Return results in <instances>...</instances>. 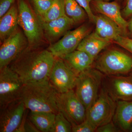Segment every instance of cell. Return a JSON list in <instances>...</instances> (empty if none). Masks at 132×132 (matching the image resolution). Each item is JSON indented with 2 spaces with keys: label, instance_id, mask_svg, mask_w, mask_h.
<instances>
[{
  "label": "cell",
  "instance_id": "obj_30",
  "mask_svg": "<svg viewBox=\"0 0 132 132\" xmlns=\"http://www.w3.org/2000/svg\"><path fill=\"white\" fill-rule=\"evenodd\" d=\"M16 0H0V18L15 3Z\"/></svg>",
  "mask_w": 132,
  "mask_h": 132
},
{
  "label": "cell",
  "instance_id": "obj_13",
  "mask_svg": "<svg viewBox=\"0 0 132 132\" xmlns=\"http://www.w3.org/2000/svg\"><path fill=\"white\" fill-rule=\"evenodd\" d=\"M104 86L116 101L132 100V72L126 76H108Z\"/></svg>",
  "mask_w": 132,
  "mask_h": 132
},
{
  "label": "cell",
  "instance_id": "obj_3",
  "mask_svg": "<svg viewBox=\"0 0 132 132\" xmlns=\"http://www.w3.org/2000/svg\"><path fill=\"white\" fill-rule=\"evenodd\" d=\"M18 23L27 39L28 47H41L44 37L41 24L27 0H17Z\"/></svg>",
  "mask_w": 132,
  "mask_h": 132
},
{
  "label": "cell",
  "instance_id": "obj_6",
  "mask_svg": "<svg viewBox=\"0 0 132 132\" xmlns=\"http://www.w3.org/2000/svg\"><path fill=\"white\" fill-rule=\"evenodd\" d=\"M116 106L117 101L112 98L104 86L95 101L88 109L86 118L97 129L112 121Z\"/></svg>",
  "mask_w": 132,
  "mask_h": 132
},
{
  "label": "cell",
  "instance_id": "obj_8",
  "mask_svg": "<svg viewBox=\"0 0 132 132\" xmlns=\"http://www.w3.org/2000/svg\"><path fill=\"white\" fill-rule=\"evenodd\" d=\"M57 103L59 112L63 114L72 126L80 124L86 119V108L73 90L59 93Z\"/></svg>",
  "mask_w": 132,
  "mask_h": 132
},
{
  "label": "cell",
  "instance_id": "obj_24",
  "mask_svg": "<svg viewBox=\"0 0 132 132\" xmlns=\"http://www.w3.org/2000/svg\"><path fill=\"white\" fill-rule=\"evenodd\" d=\"M72 132V125L63 114L59 112L55 115L54 123L50 132Z\"/></svg>",
  "mask_w": 132,
  "mask_h": 132
},
{
  "label": "cell",
  "instance_id": "obj_18",
  "mask_svg": "<svg viewBox=\"0 0 132 132\" xmlns=\"http://www.w3.org/2000/svg\"><path fill=\"white\" fill-rule=\"evenodd\" d=\"M113 121L121 131H131L132 124V100H119Z\"/></svg>",
  "mask_w": 132,
  "mask_h": 132
},
{
  "label": "cell",
  "instance_id": "obj_11",
  "mask_svg": "<svg viewBox=\"0 0 132 132\" xmlns=\"http://www.w3.org/2000/svg\"><path fill=\"white\" fill-rule=\"evenodd\" d=\"M28 46V42L22 30L19 28L1 44L0 69L7 67Z\"/></svg>",
  "mask_w": 132,
  "mask_h": 132
},
{
  "label": "cell",
  "instance_id": "obj_28",
  "mask_svg": "<svg viewBox=\"0 0 132 132\" xmlns=\"http://www.w3.org/2000/svg\"><path fill=\"white\" fill-rule=\"evenodd\" d=\"M79 5L83 9L86 13L90 20L94 22L95 15L93 13L90 7L92 0H75Z\"/></svg>",
  "mask_w": 132,
  "mask_h": 132
},
{
  "label": "cell",
  "instance_id": "obj_10",
  "mask_svg": "<svg viewBox=\"0 0 132 132\" xmlns=\"http://www.w3.org/2000/svg\"><path fill=\"white\" fill-rule=\"evenodd\" d=\"M89 28L87 25L80 26L74 30L68 31L57 42L48 48L55 57L62 59L67 55L76 50L81 42L89 34Z\"/></svg>",
  "mask_w": 132,
  "mask_h": 132
},
{
  "label": "cell",
  "instance_id": "obj_9",
  "mask_svg": "<svg viewBox=\"0 0 132 132\" xmlns=\"http://www.w3.org/2000/svg\"><path fill=\"white\" fill-rule=\"evenodd\" d=\"M78 76L63 59L55 57L48 79L59 93H63L75 88Z\"/></svg>",
  "mask_w": 132,
  "mask_h": 132
},
{
  "label": "cell",
  "instance_id": "obj_4",
  "mask_svg": "<svg viewBox=\"0 0 132 132\" xmlns=\"http://www.w3.org/2000/svg\"><path fill=\"white\" fill-rule=\"evenodd\" d=\"M103 75L92 67L78 74L75 92L87 111L98 97Z\"/></svg>",
  "mask_w": 132,
  "mask_h": 132
},
{
  "label": "cell",
  "instance_id": "obj_21",
  "mask_svg": "<svg viewBox=\"0 0 132 132\" xmlns=\"http://www.w3.org/2000/svg\"><path fill=\"white\" fill-rule=\"evenodd\" d=\"M56 114L51 112L30 111L28 118L40 132H50Z\"/></svg>",
  "mask_w": 132,
  "mask_h": 132
},
{
  "label": "cell",
  "instance_id": "obj_1",
  "mask_svg": "<svg viewBox=\"0 0 132 132\" xmlns=\"http://www.w3.org/2000/svg\"><path fill=\"white\" fill-rule=\"evenodd\" d=\"M55 57L48 49L28 47L9 64L24 84L48 79Z\"/></svg>",
  "mask_w": 132,
  "mask_h": 132
},
{
  "label": "cell",
  "instance_id": "obj_14",
  "mask_svg": "<svg viewBox=\"0 0 132 132\" xmlns=\"http://www.w3.org/2000/svg\"><path fill=\"white\" fill-rule=\"evenodd\" d=\"M40 22L44 37L51 45L58 41L75 24L67 15L50 21Z\"/></svg>",
  "mask_w": 132,
  "mask_h": 132
},
{
  "label": "cell",
  "instance_id": "obj_27",
  "mask_svg": "<svg viewBox=\"0 0 132 132\" xmlns=\"http://www.w3.org/2000/svg\"><path fill=\"white\" fill-rule=\"evenodd\" d=\"M114 41L116 44L132 53V39L124 36H119Z\"/></svg>",
  "mask_w": 132,
  "mask_h": 132
},
{
  "label": "cell",
  "instance_id": "obj_2",
  "mask_svg": "<svg viewBox=\"0 0 132 132\" xmlns=\"http://www.w3.org/2000/svg\"><path fill=\"white\" fill-rule=\"evenodd\" d=\"M59 94L47 79L24 84L22 99L26 109L31 112L57 114L59 112L57 103Z\"/></svg>",
  "mask_w": 132,
  "mask_h": 132
},
{
  "label": "cell",
  "instance_id": "obj_29",
  "mask_svg": "<svg viewBox=\"0 0 132 132\" xmlns=\"http://www.w3.org/2000/svg\"><path fill=\"white\" fill-rule=\"evenodd\" d=\"M121 130L114 124L113 121H111L98 127L96 129L97 132H118Z\"/></svg>",
  "mask_w": 132,
  "mask_h": 132
},
{
  "label": "cell",
  "instance_id": "obj_17",
  "mask_svg": "<svg viewBox=\"0 0 132 132\" xmlns=\"http://www.w3.org/2000/svg\"><path fill=\"white\" fill-rule=\"evenodd\" d=\"M111 42L93 32L83 38L76 50L86 52L95 60L100 52L109 46Z\"/></svg>",
  "mask_w": 132,
  "mask_h": 132
},
{
  "label": "cell",
  "instance_id": "obj_23",
  "mask_svg": "<svg viewBox=\"0 0 132 132\" xmlns=\"http://www.w3.org/2000/svg\"><path fill=\"white\" fill-rule=\"evenodd\" d=\"M65 0H54L49 10L44 15L38 16L40 22L50 21L65 15Z\"/></svg>",
  "mask_w": 132,
  "mask_h": 132
},
{
  "label": "cell",
  "instance_id": "obj_34",
  "mask_svg": "<svg viewBox=\"0 0 132 132\" xmlns=\"http://www.w3.org/2000/svg\"><path fill=\"white\" fill-rule=\"evenodd\" d=\"M131 131L132 132V124L131 126Z\"/></svg>",
  "mask_w": 132,
  "mask_h": 132
},
{
  "label": "cell",
  "instance_id": "obj_31",
  "mask_svg": "<svg viewBox=\"0 0 132 132\" xmlns=\"http://www.w3.org/2000/svg\"><path fill=\"white\" fill-rule=\"evenodd\" d=\"M24 132H40L39 130L33 125V123L29 120L28 118H26L24 120L23 125Z\"/></svg>",
  "mask_w": 132,
  "mask_h": 132
},
{
  "label": "cell",
  "instance_id": "obj_35",
  "mask_svg": "<svg viewBox=\"0 0 132 132\" xmlns=\"http://www.w3.org/2000/svg\"><path fill=\"white\" fill-rule=\"evenodd\" d=\"M104 1H110V0H104Z\"/></svg>",
  "mask_w": 132,
  "mask_h": 132
},
{
  "label": "cell",
  "instance_id": "obj_26",
  "mask_svg": "<svg viewBox=\"0 0 132 132\" xmlns=\"http://www.w3.org/2000/svg\"><path fill=\"white\" fill-rule=\"evenodd\" d=\"M96 128L86 118L82 123L72 126V132H96Z\"/></svg>",
  "mask_w": 132,
  "mask_h": 132
},
{
  "label": "cell",
  "instance_id": "obj_19",
  "mask_svg": "<svg viewBox=\"0 0 132 132\" xmlns=\"http://www.w3.org/2000/svg\"><path fill=\"white\" fill-rule=\"evenodd\" d=\"M19 10L17 3H14L3 16L0 18L1 43L14 32L19 27Z\"/></svg>",
  "mask_w": 132,
  "mask_h": 132
},
{
  "label": "cell",
  "instance_id": "obj_33",
  "mask_svg": "<svg viewBox=\"0 0 132 132\" xmlns=\"http://www.w3.org/2000/svg\"><path fill=\"white\" fill-rule=\"evenodd\" d=\"M128 27H130V29L132 32V17L130 22L128 23Z\"/></svg>",
  "mask_w": 132,
  "mask_h": 132
},
{
  "label": "cell",
  "instance_id": "obj_15",
  "mask_svg": "<svg viewBox=\"0 0 132 132\" xmlns=\"http://www.w3.org/2000/svg\"><path fill=\"white\" fill-rule=\"evenodd\" d=\"M91 3L96 12L113 21L125 33L128 27V23L122 15L120 6L118 2H108L104 0H92Z\"/></svg>",
  "mask_w": 132,
  "mask_h": 132
},
{
  "label": "cell",
  "instance_id": "obj_20",
  "mask_svg": "<svg viewBox=\"0 0 132 132\" xmlns=\"http://www.w3.org/2000/svg\"><path fill=\"white\" fill-rule=\"evenodd\" d=\"M62 59L78 75L92 68L94 60L86 52L78 50L67 55Z\"/></svg>",
  "mask_w": 132,
  "mask_h": 132
},
{
  "label": "cell",
  "instance_id": "obj_12",
  "mask_svg": "<svg viewBox=\"0 0 132 132\" xmlns=\"http://www.w3.org/2000/svg\"><path fill=\"white\" fill-rule=\"evenodd\" d=\"M26 109L22 99L0 108V132H15L21 124Z\"/></svg>",
  "mask_w": 132,
  "mask_h": 132
},
{
  "label": "cell",
  "instance_id": "obj_7",
  "mask_svg": "<svg viewBox=\"0 0 132 132\" xmlns=\"http://www.w3.org/2000/svg\"><path fill=\"white\" fill-rule=\"evenodd\" d=\"M24 84L9 66L0 69V108L22 99Z\"/></svg>",
  "mask_w": 132,
  "mask_h": 132
},
{
  "label": "cell",
  "instance_id": "obj_32",
  "mask_svg": "<svg viewBox=\"0 0 132 132\" xmlns=\"http://www.w3.org/2000/svg\"><path fill=\"white\" fill-rule=\"evenodd\" d=\"M126 4L122 12L123 17L127 18L132 16V0H127Z\"/></svg>",
  "mask_w": 132,
  "mask_h": 132
},
{
  "label": "cell",
  "instance_id": "obj_5",
  "mask_svg": "<svg viewBox=\"0 0 132 132\" xmlns=\"http://www.w3.org/2000/svg\"><path fill=\"white\" fill-rule=\"evenodd\" d=\"M94 67L108 76L126 74L132 71V58L119 50H109L97 58Z\"/></svg>",
  "mask_w": 132,
  "mask_h": 132
},
{
  "label": "cell",
  "instance_id": "obj_36",
  "mask_svg": "<svg viewBox=\"0 0 132 132\" xmlns=\"http://www.w3.org/2000/svg\"><path fill=\"white\" fill-rule=\"evenodd\" d=\"M127 1V0H126V1Z\"/></svg>",
  "mask_w": 132,
  "mask_h": 132
},
{
  "label": "cell",
  "instance_id": "obj_16",
  "mask_svg": "<svg viewBox=\"0 0 132 132\" xmlns=\"http://www.w3.org/2000/svg\"><path fill=\"white\" fill-rule=\"evenodd\" d=\"M95 32L102 38L112 41L119 36H124L125 32L112 20L102 14L95 15Z\"/></svg>",
  "mask_w": 132,
  "mask_h": 132
},
{
  "label": "cell",
  "instance_id": "obj_25",
  "mask_svg": "<svg viewBox=\"0 0 132 132\" xmlns=\"http://www.w3.org/2000/svg\"><path fill=\"white\" fill-rule=\"evenodd\" d=\"M35 12L38 16L44 15L49 10L54 0H31Z\"/></svg>",
  "mask_w": 132,
  "mask_h": 132
},
{
  "label": "cell",
  "instance_id": "obj_22",
  "mask_svg": "<svg viewBox=\"0 0 132 132\" xmlns=\"http://www.w3.org/2000/svg\"><path fill=\"white\" fill-rule=\"evenodd\" d=\"M66 14L72 19L75 24L84 20L87 15L86 13L75 0H65Z\"/></svg>",
  "mask_w": 132,
  "mask_h": 132
}]
</instances>
